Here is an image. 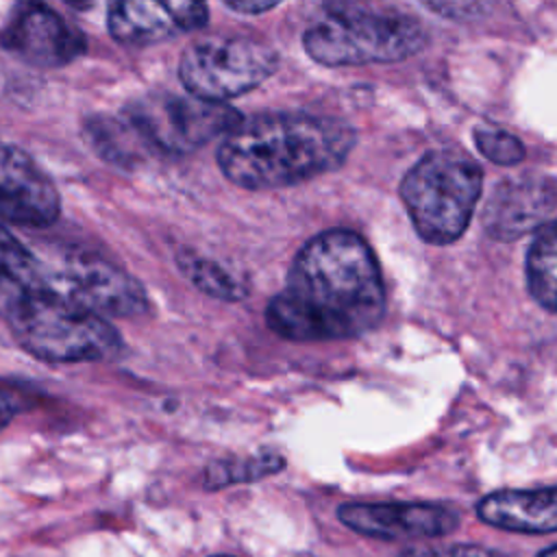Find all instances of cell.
<instances>
[{"mask_svg": "<svg viewBox=\"0 0 557 557\" xmlns=\"http://www.w3.org/2000/svg\"><path fill=\"white\" fill-rule=\"evenodd\" d=\"M85 135L89 137V144L96 148L102 159L113 161L117 165H126L137 157V139L128 131V126L122 120L113 117H94L85 124Z\"/></svg>", "mask_w": 557, "mask_h": 557, "instance_id": "obj_18", "label": "cell"}, {"mask_svg": "<svg viewBox=\"0 0 557 557\" xmlns=\"http://www.w3.org/2000/svg\"><path fill=\"white\" fill-rule=\"evenodd\" d=\"M429 33L420 20L366 7H337L313 22L305 35V52L320 65L398 63L424 50Z\"/></svg>", "mask_w": 557, "mask_h": 557, "instance_id": "obj_4", "label": "cell"}, {"mask_svg": "<svg viewBox=\"0 0 557 557\" xmlns=\"http://www.w3.org/2000/svg\"><path fill=\"white\" fill-rule=\"evenodd\" d=\"M355 128L331 115L272 111L244 117L220 144L218 165L237 187L283 189L342 168Z\"/></svg>", "mask_w": 557, "mask_h": 557, "instance_id": "obj_2", "label": "cell"}, {"mask_svg": "<svg viewBox=\"0 0 557 557\" xmlns=\"http://www.w3.org/2000/svg\"><path fill=\"white\" fill-rule=\"evenodd\" d=\"M63 298L41 263L0 224V318L13 337L20 342Z\"/></svg>", "mask_w": 557, "mask_h": 557, "instance_id": "obj_8", "label": "cell"}, {"mask_svg": "<svg viewBox=\"0 0 557 557\" xmlns=\"http://www.w3.org/2000/svg\"><path fill=\"white\" fill-rule=\"evenodd\" d=\"M344 527L376 540H426L453 533L459 511L440 503H344L337 509Z\"/></svg>", "mask_w": 557, "mask_h": 557, "instance_id": "obj_9", "label": "cell"}, {"mask_svg": "<svg viewBox=\"0 0 557 557\" xmlns=\"http://www.w3.org/2000/svg\"><path fill=\"white\" fill-rule=\"evenodd\" d=\"M555 220L540 226L527 250V287L533 300L548 313L557 311V292H555Z\"/></svg>", "mask_w": 557, "mask_h": 557, "instance_id": "obj_15", "label": "cell"}, {"mask_svg": "<svg viewBox=\"0 0 557 557\" xmlns=\"http://www.w3.org/2000/svg\"><path fill=\"white\" fill-rule=\"evenodd\" d=\"M48 278L57 292L100 318H133L148 311V296L141 283L96 252H67L59 272L48 274Z\"/></svg>", "mask_w": 557, "mask_h": 557, "instance_id": "obj_7", "label": "cell"}, {"mask_svg": "<svg viewBox=\"0 0 557 557\" xmlns=\"http://www.w3.org/2000/svg\"><path fill=\"white\" fill-rule=\"evenodd\" d=\"M61 211L54 183L17 146L0 141V220L44 228Z\"/></svg>", "mask_w": 557, "mask_h": 557, "instance_id": "obj_10", "label": "cell"}, {"mask_svg": "<svg viewBox=\"0 0 557 557\" xmlns=\"http://www.w3.org/2000/svg\"><path fill=\"white\" fill-rule=\"evenodd\" d=\"M285 468L281 453H257L250 457H228L211 461L202 472V485L207 490H220L235 483H250L276 474Z\"/></svg>", "mask_w": 557, "mask_h": 557, "instance_id": "obj_17", "label": "cell"}, {"mask_svg": "<svg viewBox=\"0 0 557 557\" xmlns=\"http://www.w3.org/2000/svg\"><path fill=\"white\" fill-rule=\"evenodd\" d=\"M178 270L189 278L194 287L202 294L220 300H244L248 296V285L239 276L231 274L220 263L194 252V250H178L176 252Z\"/></svg>", "mask_w": 557, "mask_h": 557, "instance_id": "obj_16", "label": "cell"}, {"mask_svg": "<svg viewBox=\"0 0 557 557\" xmlns=\"http://www.w3.org/2000/svg\"><path fill=\"white\" fill-rule=\"evenodd\" d=\"M385 315L379 261L361 235L331 228L294 257L283 289L268 302L265 322L289 342L350 339Z\"/></svg>", "mask_w": 557, "mask_h": 557, "instance_id": "obj_1", "label": "cell"}, {"mask_svg": "<svg viewBox=\"0 0 557 557\" xmlns=\"http://www.w3.org/2000/svg\"><path fill=\"white\" fill-rule=\"evenodd\" d=\"M120 120L144 150L183 157L215 137H226L244 117L228 104L152 91L131 102Z\"/></svg>", "mask_w": 557, "mask_h": 557, "instance_id": "obj_5", "label": "cell"}, {"mask_svg": "<svg viewBox=\"0 0 557 557\" xmlns=\"http://www.w3.org/2000/svg\"><path fill=\"white\" fill-rule=\"evenodd\" d=\"M555 213V183L550 176L524 174L500 181L483 211V226L492 239L511 242L546 222Z\"/></svg>", "mask_w": 557, "mask_h": 557, "instance_id": "obj_12", "label": "cell"}, {"mask_svg": "<svg viewBox=\"0 0 557 557\" xmlns=\"http://www.w3.org/2000/svg\"><path fill=\"white\" fill-rule=\"evenodd\" d=\"M2 44L39 67H61L85 50L83 33L39 2H26L15 9L2 33Z\"/></svg>", "mask_w": 557, "mask_h": 557, "instance_id": "obj_11", "label": "cell"}, {"mask_svg": "<svg viewBox=\"0 0 557 557\" xmlns=\"http://www.w3.org/2000/svg\"><path fill=\"white\" fill-rule=\"evenodd\" d=\"M476 516L485 524L513 533H553L557 529V492L553 485L492 492L479 500Z\"/></svg>", "mask_w": 557, "mask_h": 557, "instance_id": "obj_14", "label": "cell"}, {"mask_svg": "<svg viewBox=\"0 0 557 557\" xmlns=\"http://www.w3.org/2000/svg\"><path fill=\"white\" fill-rule=\"evenodd\" d=\"M224 7L235 13H244V15H261V13L276 9L278 2L276 0H239V2L228 0V2H224Z\"/></svg>", "mask_w": 557, "mask_h": 557, "instance_id": "obj_21", "label": "cell"}, {"mask_svg": "<svg viewBox=\"0 0 557 557\" xmlns=\"http://www.w3.org/2000/svg\"><path fill=\"white\" fill-rule=\"evenodd\" d=\"M398 557H507L500 553H494L483 546H470V544H453V546H424V548H409L400 553Z\"/></svg>", "mask_w": 557, "mask_h": 557, "instance_id": "obj_20", "label": "cell"}, {"mask_svg": "<svg viewBox=\"0 0 557 557\" xmlns=\"http://www.w3.org/2000/svg\"><path fill=\"white\" fill-rule=\"evenodd\" d=\"M474 144L479 152L490 159L496 165H518L524 159V146L522 141L496 126L481 124L474 128Z\"/></svg>", "mask_w": 557, "mask_h": 557, "instance_id": "obj_19", "label": "cell"}, {"mask_svg": "<svg viewBox=\"0 0 557 557\" xmlns=\"http://www.w3.org/2000/svg\"><path fill=\"white\" fill-rule=\"evenodd\" d=\"M209 22V9L194 0H122L109 7L107 26L111 37L122 46H150L191 33Z\"/></svg>", "mask_w": 557, "mask_h": 557, "instance_id": "obj_13", "label": "cell"}, {"mask_svg": "<svg viewBox=\"0 0 557 557\" xmlns=\"http://www.w3.org/2000/svg\"><path fill=\"white\" fill-rule=\"evenodd\" d=\"M537 557H557V546H548V548H544Z\"/></svg>", "mask_w": 557, "mask_h": 557, "instance_id": "obj_23", "label": "cell"}, {"mask_svg": "<svg viewBox=\"0 0 557 557\" xmlns=\"http://www.w3.org/2000/svg\"><path fill=\"white\" fill-rule=\"evenodd\" d=\"M211 557H228V555H211Z\"/></svg>", "mask_w": 557, "mask_h": 557, "instance_id": "obj_24", "label": "cell"}, {"mask_svg": "<svg viewBox=\"0 0 557 557\" xmlns=\"http://www.w3.org/2000/svg\"><path fill=\"white\" fill-rule=\"evenodd\" d=\"M481 189V165L453 148L420 157L398 185L416 233L433 246H448L466 233Z\"/></svg>", "mask_w": 557, "mask_h": 557, "instance_id": "obj_3", "label": "cell"}, {"mask_svg": "<svg viewBox=\"0 0 557 557\" xmlns=\"http://www.w3.org/2000/svg\"><path fill=\"white\" fill-rule=\"evenodd\" d=\"M15 411H17L15 398H13L9 392H2V389H0V431L13 420Z\"/></svg>", "mask_w": 557, "mask_h": 557, "instance_id": "obj_22", "label": "cell"}, {"mask_svg": "<svg viewBox=\"0 0 557 557\" xmlns=\"http://www.w3.org/2000/svg\"><path fill=\"white\" fill-rule=\"evenodd\" d=\"M278 67L276 50L250 35H215L198 39L178 61V78L191 98L226 104L252 91Z\"/></svg>", "mask_w": 557, "mask_h": 557, "instance_id": "obj_6", "label": "cell"}]
</instances>
